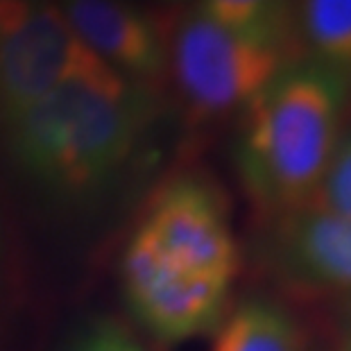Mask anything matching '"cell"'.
Here are the masks:
<instances>
[{"mask_svg":"<svg viewBox=\"0 0 351 351\" xmlns=\"http://www.w3.org/2000/svg\"><path fill=\"white\" fill-rule=\"evenodd\" d=\"M161 23V21H159ZM166 73L193 121H215L245 107L297 64L295 43L238 32L199 10L161 25Z\"/></svg>","mask_w":351,"mask_h":351,"instance_id":"3957f363","label":"cell"},{"mask_svg":"<svg viewBox=\"0 0 351 351\" xmlns=\"http://www.w3.org/2000/svg\"><path fill=\"white\" fill-rule=\"evenodd\" d=\"M347 351H351V340H349V347H347Z\"/></svg>","mask_w":351,"mask_h":351,"instance_id":"5bb4252c","label":"cell"},{"mask_svg":"<svg viewBox=\"0 0 351 351\" xmlns=\"http://www.w3.org/2000/svg\"><path fill=\"white\" fill-rule=\"evenodd\" d=\"M127 243L186 276L234 283L241 267L225 202L195 173L170 177L152 193Z\"/></svg>","mask_w":351,"mask_h":351,"instance_id":"277c9868","label":"cell"},{"mask_svg":"<svg viewBox=\"0 0 351 351\" xmlns=\"http://www.w3.org/2000/svg\"><path fill=\"white\" fill-rule=\"evenodd\" d=\"M211 351H304V335L281 306L250 300L218 324Z\"/></svg>","mask_w":351,"mask_h":351,"instance_id":"9c48e42d","label":"cell"},{"mask_svg":"<svg viewBox=\"0 0 351 351\" xmlns=\"http://www.w3.org/2000/svg\"><path fill=\"white\" fill-rule=\"evenodd\" d=\"M297 23L313 62L351 80V0H300Z\"/></svg>","mask_w":351,"mask_h":351,"instance_id":"30bf717a","label":"cell"},{"mask_svg":"<svg viewBox=\"0 0 351 351\" xmlns=\"http://www.w3.org/2000/svg\"><path fill=\"white\" fill-rule=\"evenodd\" d=\"M347 80L297 62L243 111L238 168L252 197L274 213L304 208L345 136Z\"/></svg>","mask_w":351,"mask_h":351,"instance_id":"7a4b0ae2","label":"cell"},{"mask_svg":"<svg viewBox=\"0 0 351 351\" xmlns=\"http://www.w3.org/2000/svg\"><path fill=\"white\" fill-rule=\"evenodd\" d=\"M170 3H179V0H170Z\"/></svg>","mask_w":351,"mask_h":351,"instance_id":"9a60e30c","label":"cell"},{"mask_svg":"<svg viewBox=\"0 0 351 351\" xmlns=\"http://www.w3.org/2000/svg\"><path fill=\"white\" fill-rule=\"evenodd\" d=\"M121 283L125 304L136 322L168 345L218 326L225 319L231 290V283L170 270L132 243H125Z\"/></svg>","mask_w":351,"mask_h":351,"instance_id":"8992f818","label":"cell"},{"mask_svg":"<svg viewBox=\"0 0 351 351\" xmlns=\"http://www.w3.org/2000/svg\"><path fill=\"white\" fill-rule=\"evenodd\" d=\"M274 243L276 258L297 279L351 293V218L297 208L281 215Z\"/></svg>","mask_w":351,"mask_h":351,"instance_id":"ba28073f","label":"cell"},{"mask_svg":"<svg viewBox=\"0 0 351 351\" xmlns=\"http://www.w3.org/2000/svg\"><path fill=\"white\" fill-rule=\"evenodd\" d=\"M64 351H147L136 335L114 317H91L75 328Z\"/></svg>","mask_w":351,"mask_h":351,"instance_id":"4fadbf2b","label":"cell"},{"mask_svg":"<svg viewBox=\"0 0 351 351\" xmlns=\"http://www.w3.org/2000/svg\"><path fill=\"white\" fill-rule=\"evenodd\" d=\"M306 206L351 218V134H345L335 147L322 182Z\"/></svg>","mask_w":351,"mask_h":351,"instance_id":"7c38bea8","label":"cell"},{"mask_svg":"<svg viewBox=\"0 0 351 351\" xmlns=\"http://www.w3.org/2000/svg\"><path fill=\"white\" fill-rule=\"evenodd\" d=\"M147 121L143 86L100 64L64 80L5 127L16 163L36 184L84 199L121 175Z\"/></svg>","mask_w":351,"mask_h":351,"instance_id":"6da1fadb","label":"cell"},{"mask_svg":"<svg viewBox=\"0 0 351 351\" xmlns=\"http://www.w3.org/2000/svg\"><path fill=\"white\" fill-rule=\"evenodd\" d=\"M62 12L88 50L123 77L141 84L166 73L159 21L121 0H66Z\"/></svg>","mask_w":351,"mask_h":351,"instance_id":"52a82bcc","label":"cell"},{"mask_svg":"<svg viewBox=\"0 0 351 351\" xmlns=\"http://www.w3.org/2000/svg\"><path fill=\"white\" fill-rule=\"evenodd\" d=\"M197 10L206 19L238 32L293 41L290 0H199Z\"/></svg>","mask_w":351,"mask_h":351,"instance_id":"8fae6325","label":"cell"},{"mask_svg":"<svg viewBox=\"0 0 351 351\" xmlns=\"http://www.w3.org/2000/svg\"><path fill=\"white\" fill-rule=\"evenodd\" d=\"M104 64L62 7L0 0V121L10 123L64 80Z\"/></svg>","mask_w":351,"mask_h":351,"instance_id":"5b68a950","label":"cell"}]
</instances>
